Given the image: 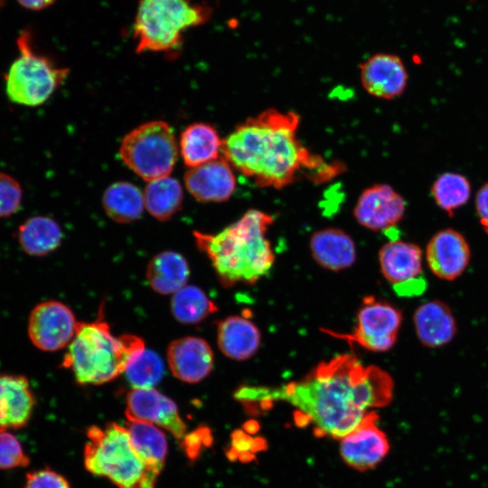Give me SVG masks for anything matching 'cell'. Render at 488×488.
Here are the masks:
<instances>
[{
  "mask_svg": "<svg viewBox=\"0 0 488 488\" xmlns=\"http://www.w3.org/2000/svg\"><path fill=\"white\" fill-rule=\"evenodd\" d=\"M393 380L377 366H364L355 356L342 354L323 361L305 377L278 388L244 386L235 399L244 406L285 401L295 408V421L313 425L315 434L341 439L371 408L389 404Z\"/></svg>",
  "mask_w": 488,
  "mask_h": 488,
  "instance_id": "obj_1",
  "label": "cell"
},
{
  "mask_svg": "<svg viewBox=\"0 0 488 488\" xmlns=\"http://www.w3.org/2000/svg\"><path fill=\"white\" fill-rule=\"evenodd\" d=\"M299 116L292 111L267 109L238 125L223 139L221 155L257 186L281 189L301 174L328 180L338 173L298 139Z\"/></svg>",
  "mask_w": 488,
  "mask_h": 488,
  "instance_id": "obj_2",
  "label": "cell"
},
{
  "mask_svg": "<svg viewBox=\"0 0 488 488\" xmlns=\"http://www.w3.org/2000/svg\"><path fill=\"white\" fill-rule=\"evenodd\" d=\"M273 221L252 209L218 233H193L222 284H254L270 271L275 256L267 232Z\"/></svg>",
  "mask_w": 488,
  "mask_h": 488,
  "instance_id": "obj_3",
  "label": "cell"
},
{
  "mask_svg": "<svg viewBox=\"0 0 488 488\" xmlns=\"http://www.w3.org/2000/svg\"><path fill=\"white\" fill-rule=\"evenodd\" d=\"M144 350L145 343L140 337L115 336L105 321L79 322L62 366L73 373L79 384L99 385L125 372Z\"/></svg>",
  "mask_w": 488,
  "mask_h": 488,
  "instance_id": "obj_4",
  "label": "cell"
},
{
  "mask_svg": "<svg viewBox=\"0 0 488 488\" xmlns=\"http://www.w3.org/2000/svg\"><path fill=\"white\" fill-rule=\"evenodd\" d=\"M211 9L192 0H138L134 38L136 52H168L179 47L186 30L202 25Z\"/></svg>",
  "mask_w": 488,
  "mask_h": 488,
  "instance_id": "obj_5",
  "label": "cell"
},
{
  "mask_svg": "<svg viewBox=\"0 0 488 488\" xmlns=\"http://www.w3.org/2000/svg\"><path fill=\"white\" fill-rule=\"evenodd\" d=\"M87 435L84 464L89 472L108 478L118 488H141L144 464L126 427L117 423L93 426Z\"/></svg>",
  "mask_w": 488,
  "mask_h": 488,
  "instance_id": "obj_6",
  "label": "cell"
},
{
  "mask_svg": "<svg viewBox=\"0 0 488 488\" xmlns=\"http://www.w3.org/2000/svg\"><path fill=\"white\" fill-rule=\"evenodd\" d=\"M178 149L172 127L164 121L153 120L127 133L121 141L119 154L135 174L150 182L170 174Z\"/></svg>",
  "mask_w": 488,
  "mask_h": 488,
  "instance_id": "obj_7",
  "label": "cell"
},
{
  "mask_svg": "<svg viewBox=\"0 0 488 488\" xmlns=\"http://www.w3.org/2000/svg\"><path fill=\"white\" fill-rule=\"evenodd\" d=\"M30 35L23 32L17 39L19 56L5 75V89L11 101L23 106L43 104L65 80L66 68L56 67L37 54L31 46Z\"/></svg>",
  "mask_w": 488,
  "mask_h": 488,
  "instance_id": "obj_8",
  "label": "cell"
},
{
  "mask_svg": "<svg viewBox=\"0 0 488 488\" xmlns=\"http://www.w3.org/2000/svg\"><path fill=\"white\" fill-rule=\"evenodd\" d=\"M401 321L402 314L398 308L370 297L365 299L359 310L352 333H328L355 343L371 352H386L395 344Z\"/></svg>",
  "mask_w": 488,
  "mask_h": 488,
  "instance_id": "obj_9",
  "label": "cell"
},
{
  "mask_svg": "<svg viewBox=\"0 0 488 488\" xmlns=\"http://www.w3.org/2000/svg\"><path fill=\"white\" fill-rule=\"evenodd\" d=\"M79 322L63 303L51 300L38 304L28 319V335L32 343L45 352H55L69 346Z\"/></svg>",
  "mask_w": 488,
  "mask_h": 488,
  "instance_id": "obj_10",
  "label": "cell"
},
{
  "mask_svg": "<svg viewBox=\"0 0 488 488\" xmlns=\"http://www.w3.org/2000/svg\"><path fill=\"white\" fill-rule=\"evenodd\" d=\"M379 259L383 276L393 285L397 294L410 296L426 288L422 277V252L418 246L392 239L382 246Z\"/></svg>",
  "mask_w": 488,
  "mask_h": 488,
  "instance_id": "obj_11",
  "label": "cell"
},
{
  "mask_svg": "<svg viewBox=\"0 0 488 488\" xmlns=\"http://www.w3.org/2000/svg\"><path fill=\"white\" fill-rule=\"evenodd\" d=\"M378 418L375 411H371L352 431L340 439L341 456L355 470L374 468L389 451V439L376 423Z\"/></svg>",
  "mask_w": 488,
  "mask_h": 488,
  "instance_id": "obj_12",
  "label": "cell"
},
{
  "mask_svg": "<svg viewBox=\"0 0 488 488\" xmlns=\"http://www.w3.org/2000/svg\"><path fill=\"white\" fill-rule=\"evenodd\" d=\"M126 404L128 421H142L163 427L177 439L185 436L186 426L176 404L154 388H133L127 395Z\"/></svg>",
  "mask_w": 488,
  "mask_h": 488,
  "instance_id": "obj_13",
  "label": "cell"
},
{
  "mask_svg": "<svg viewBox=\"0 0 488 488\" xmlns=\"http://www.w3.org/2000/svg\"><path fill=\"white\" fill-rule=\"evenodd\" d=\"M405 207L404 199L391 186L377 183L360 194L353 214L356 221L369 230H387L401 221Z\"/></svg>",
  "mask_w": 488,
  "mask_h": 488,
  "instance_id": "obj_14",
  "label": "cell"
},
{
  "mask_svg": "<svg viewBox=\"0 0 488 488\" xmlns=\"http://www.w3.org/2000/svg\"><path fill=\"white\" fill-rule=\"evenodd\" d=\"M184 183L193 198L202 202H225L232 196L236 188L233 167L222 155L191 167L185 173Z\"/></svg>",
  "mask_w": 488,
  "mask_h": 488,
  "instance_id": "obj_15",
  "label": "cell"
},
{
  "mask_svg": "<svg viewBox=\"0 0 488 488\" xmlns=\"http://www.w3.org/2000/svg\"><path fill=\"white\" fill-rule=\"evenodd\" d=\"M471 258L470 248L458 231L446 229L438 231L426 249V260L432 273L445 280H454L466 269Z\"/></svg>",
  "mask_w": 488,
  "mask_h": 488,
  "instance_id": "obj_16",
  "label": "cell"
},
{
  "mask_svg": "<svg viewBox=\"0 0 488 488\" xmlns=\"http://www.w3.org/2000/svg\"><path fill=\"white\" fill-rule=\"evenodd\" d=\"M166 357L174 376L189 383L204 380L213 367L211 348L200 337L187 336L173 341Z\"/></svg>",
  "mask_w": 488,
  "mask_h": 488,
  "instance_id": "obj_17",
  "label": "cell"
},
{
  "mask_svg": "<svg viewBox=\"0 0 488 488\" xmlns=\"http://www.w3.org/2000/svg\"><path fill=\"white\" fill-rule=\"evenodd\" d=\"M361 82L371 96L391 99L405 89L408 74L402 61L396 55L378 53L360 67Z\"/></svg>",
  "mask_w": 488,
  "mask_h": 488,
  "instance_id": "obj_18",
  "label": "cell"
},
{
  "mask_svg": "<svg viewBox=\"0 0 488 488\" xmlns=\"http://www.w3.org/2000/svg\"><path fill=\"white\" fill-rule=\"evenodd\" d=\"M126 427L133 447L144 464L141 488H155L165 462V436L156 426L146 422L127 420Z\"/></svg>",
  "mask_w": 488,
  "mask_h": 488,
  "instance_id": "obj_19",
  "label": "cell"
},
{
  "mask_svg": "<svg viewBox=\"0 0 488 488\" xmlns=\"http://www.w3.org/2000/svg\"><path fill=\"white\" fill-rule=\"evenodd\" d=\"M33 406V395L24 377L0 375V432L25 426Z\"/></svg>",
  "mask_w": 488,
  "mask_h": 488,
  "instance_id": "obj_20",
  "label": "cell"
},
{
  "mask_svg": "<svg viewBox=\"0 0 488 488\" xmlns=\"http://www.w3.org/2000/svg\"><path fill=\"white\" fill-rule=\"evenodd\" d=\"M417 336L427 347H440L450 343L456 333V323L450 308L439 300L420 305L414 314Z\"/></svg>",
  "mask_w": 488,
  "mask_h": 488,
  "instance_id": "obj_21",
  "label": "cell"
},
{
  "mask_svg": "<svg viewBox=\"0 0 488 488\" xmlns=\"http://www.w3.org/2000/svg\"><path fill=\"white\" fill-rule=\"evenodd\" d=\"M310 249L316 263L331 271L345 269L356 259L354 241L347 233L336 228L314 232L310 239Z\"/></svg>",
  "mask_w": 488,
  "mask_h": 488,
  "instance_id": "obj_22",
  "label": "cell"
},
{
  "mask_svg": "<svg viewBox=\"0 0 488 488\" xmlns=\"http://www.w3.org/2000/svg\"><path fill=\"white\" fill-rule=\"evenodd\" d=\"M217 343L227 357L243 361L252 357L260 344V333L249 319L231 315L221 321L217 328Z\"/></svg>",
  "mask_w": 488,
  "mask_h": 488,
  "instance_id": "obj_23",
  "label": "cell"
},
{
  "mask_svg": "<svg viewBox=\"0 0 488 488\" xmlns=\"http://www.w3.org/2000/svg\"><path fill=\"white\" fill-rule=\"evenodd\" d=\"M222 142L211 125L193 123L182 132L179 149L183 162L191 168L219 158Z\"/></svg>",
  "mask_w": 488,
  "mask_h": 488,
  "instance_id": "obj_24",
  "label": "cell"
},
{
  "mask_svg": "<svg viewBox=\"0 0 488 488\" xmlns=\"http://www.w3.org/2000/svg\"><path fill=\"white\" fill-rule=\"evenodd\" d=\"M190 269L186 259L174 251H163L149 262L146 278L150 286L163 295L174 294L186 286Z\"/></svg>",
  "mask_w": 488,
  "mask_h": 488,
  "instance_id": "obj_25",
  "label": "cell"
},
{
  "mask_svg": "<svg viewBox=\"0 0 488 488\" xmlns=\"http://www.w3.org/2000/svg\"><path fill=\"white\" fill-rule=\"evenodd\" d=\"M62 232L52 218L34 216L26 220L18 230V241L28 255L41 257L55 250L61 244Z\"/></svg>",
  "mask_w": 488,
  "mask_h": 488,
  "instance_id": "obj_26",
  "label": "cell"
},
{
  "mask_svg": "<svg viewBox=\"0 0 488 488\" xmlns=\"http://www.w3.org/2000/svg\"><path fill=\"white\" fill-rule=\"evenodd\" d=\"M102 202L107 215L119 223L136 221L145 208L144 194L128 182H118L108 186Z\"/></svg>",
  "mask_w": 488,
  "mask_h": 488,
  "instance_id": "obj_27",
  "label": "cell"
},
{
  "mask_svg": "<svg viewBox=\"0 0 488 488\" xmlns=\"http://www.w3.org/2000/svg\"><path fill=\"white\" fill-rule=\"evenodd\" d=\"M145 208L158 221H166L182 207L183 192L175 179L165 176L148 182L144 191Z\"/></svg>",
  "mask_w": 488,
  "mask_h": 488,
  "instance_id": "obj_28",
  "label": "cell"
},
{
  "mask_svg": "<svg viewBox=\"0 0 488 488\" xmlns=\"http://www.w3.org/2000/svg\"><path fill=\"white\" fill-rule=\"evenodd\" d=\"M171 311L183 324H198L217 311L216 305L200 287L184 286L173 295Z\"/></svg>",
  "mask_w": 488,
  "mask_h": 488,
  "instance_id": "obj_29",
  "label": "cell"
},
{
  "mask_svg": "<svg viewBox=\"0 0 488 488\" xmlns=\"http://www.w3.org/2000/svg\"><path fill=\"white\" fill-rule=\"evenodd\" d=\"M470 183L458 174L446 173L434 183L431 193L437 205L450 215L470 197Z\"/></svg>",
  "mask_w": 488,
  "mask_h": 488,
  "instance_id": "obj_30",
  "label": "cell"
},
{
  "mask_svg": "<svg viewBox=\"0 0 488 488\" xmlns=\"http://www.w3.org/2000/svg\"><path fill=\"white\" fill-rule=\"evenodd\" d=\"M125 373L134 389L154 388L164 376V361L155 352L145 349L129 364Z\"/></svg>",
  "mask_w": 488,
  "mask_h": 488,
  "instance_id": "obj_31",
  "label": "cell"
},
{
  "mask_svg": "<svg viewBox=\"0 0 488 488\" xmlns=\"http://www.w3.org/2000/svg\"><path fill=\"white\" fill-rule=\"evenodd\" d=\"M29 463L18 439L7 431L0 432V469L24 467Z\"/></svg>",
  "mask_w": 488,
  "mask_h": 488,
  "instance_id": "obj_32",
  "label": "cell"
},
{
  "mask_svg": "<svg viewBox=\"0 0 488 488\" xmlns=\"http://www.w3.org/2000/svg\"><path fill=\"white\" fill-rule=\"evenodd\" d=\"M23 191L11 175L0 172V218L14 214L19 209Z\"/></svg>",
  "mask_w": 488,
  "mask_h": 488,
  "instance_id": "obj_33",
  "label": "cell"
},
{
  "mask_svg": "<svg viewBox=\"0 0 488 488\" xmlns=\"http://www.w3.org/2000/svg\"><path fill=\"white\" fill-rule=\"evenodd\" d=\"M24 488H70L68 482L50 469L28 473Z\"/></svg>",
  "mask_w": 488,
  "mask_h": 488,
  "instance_id": "obj_34",
  "label": "cell"
},
{
  "mask_svg": "<svg viewBox=\"0 0 488 488\" xmlns=\"http://www.w3.org/2000/svg\"><path fill=\"white\" fill-rule=\"evenodd\" d=\"M475 204L481 224L488 233V183L484 184L479 190L476 195Z\"/></svg>",
  "mask_w": 488,
  "mask_h": 488,
  "instance_id": "obj_35",
  "label": "cell"
},
{
  "mask_svg": "<svg viewBox=\"0 0 488 488\" xmlns=\"http://www.w3.org/2000/svg\"><path fill=\"white\" fill-rule=\"evenodd\" d=\"M26 9L38 11L52 5L55 0H17Z\"/></svg>",
  "mask_w": 488,
  "mask_h": 488,
  "instance_id": "obj_36",
  "label": "cell"
},
{
  "mask_svg": "<svg viewBox=\"0 0 488 488\" xmlns=\"http://www.w3.org/2000/svg\"><path fill=\"white\" fill-rule=\"evenodd\" d=\"M5 0H0V7L3 5Z\"/></svg>",
  "mask_w": 488,
  "mask_h": 488,
  "instance_id": "obj_37",
  "label": "cell"
}]
</instances>
